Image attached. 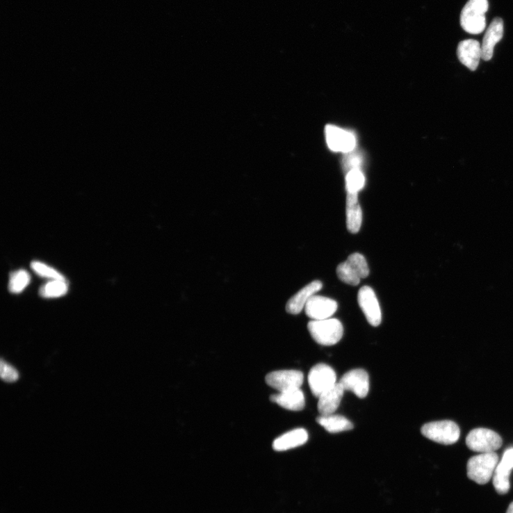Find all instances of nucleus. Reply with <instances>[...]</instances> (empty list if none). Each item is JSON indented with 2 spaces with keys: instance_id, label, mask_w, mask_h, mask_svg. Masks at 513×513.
Returning <instances> with one entry per match:
<instances>
[{
  "instance_id": "2",
  "label": "nucleus",
  "mask_w": 513,
  "mask_h": 513,
  "mask_svg": "<svg viewBox=\"0 0 513 513\" xmlns=\"http://www.w3.org/2000/svg\"><path fill=\"white\" fill-rule=\"evenodd\" d=\"M498 463V455L495 452L473 456L467 464L468 477L478 484H487L494 476Z\"/></svg>"
},
{
  "instance_id": "22",
  "label": "nucleus",
  "mask_w": 513,
  "mask_h": 513,
  "mask_svg": "<svg viewBox=\"0 0 513 513\" xmlns=\"http://www.w3.org/2000/svg\"><path fill=\"white\" fill-rule=\"evenodd\" d=\"M31 282V276L24 270H19L10 275L8 288L10 293H22Z\"/></svg>"
},
{
  "instance_id": "3",
  "label": "nucleus",
  "mask_w": 513,
  "mask_h": 513,
  "mask_svg": "<svg viewBox=\"0 0 513 513\" xmlns=\"http://www.w3.org/2000/svg\"><path fill=\"white\" fill-rule=\"evenodd\" d=\"M307 327L313 339L324 346L336 345L344 334L343 325L336 319L313 320Z\"/></svg>"
},
{
  "instance_id": "27",
  "label": "nucleus",
  "mask_w": 513,
  "mask_h": 513,
  "mask_svg": "<svg viewBox=\"0 0 513 513\" xmlns=\"http://www.w3.org/2000/svg\"><path fill=\"white\" fill-rule=\"evenodd\" d=\"M496 469L510 475L511 471L513 469V448H508L505 451L502 460L498 463Z\"/></svg>"
},
{
  "instance_id": "15",
  "label": "nucleus",
  "mask_w": 513,
  "mask_h": 513,
  "mask_svg": "<svg viewBox=\"0 0 513 513\" xmlns=\"http://www.w3.org/2000/svg\"><path fill=\"white\" fill-rule=\"evenodd\" d=\"M323 288V283L319 280L313 281L306 285L288 302L286 309L293 315H298L305 307L309 300L316 295Z\"/></svg>"
},
{
  "instance_id": "4",
  "label": "nucleus",
  "mask_w": 513,
  "mask_h": 513,
  "mask_svg": "<svg viewBox=\"0 0 513 513\" xmlns=\"http://www.w3.org/2000/svg\"><path fill=\"white\" fill-rule=\"evenodd\" d=\"M422 434L427 439L443 445H451L460 438L459 426L452 421H434L421 427Z\"/></svg>"
},
{
  "instance_id": "23",
  "label": "nucleus",
  "mask_w": 513,
  "mask_h": 513,
  "mask_svg": "<svg viewBox=\"0 0 513 513\" xmlns=\"http://www.w3.org/2000/svg\"><path fill=\"white\" fill-rule=\"evenodd\" d=\"M336 273L341 281L352 286H357L360 283L361 277L348 261L339 265Z\"/></svg>"
},
{
  "instance_id": "24",
  "label": "nucleus",
  "mask_w": 513,
  "mask_h": 513,
  "mask_svg": "<svg viewBox=\"0 0 513 513\" xmlns=\"http://www.w3.org/2000/svg\"><path fill=\"white\" fill-rule=\"evenodd\" d=\"M347 261L355 270L361 279L368 277L369 269L364 256L359 253L351 254Z\"/></svg>"
},
{
  "instance_id": "18",
  "label": "nucleus",
  "mask_w": 513,
  "mask_h": 513,
  "mask_svg": "<svg viewBox=\"0 0 513 513\" xmlns=\"http://www.w3.org/2000/svg\"><path fill=\"white\" fill-rule=\"evenodd\" d=\"M308 440V434L303 429L289 432L277 438L273 442V448L277 451L288 450L304 445Z\"/></svg>"
},
{
  "instance_id": "16",
  "label": "nucleus",
  "mask_w": 513,
  "mask_h": 513,
  "mask_svg": "<svg viewBox=\"0 0 513 513\" xmlns=\"http://www.w3.org/2000/svg\"><path fill=\"white\" fill-rule=\"evenodd\" d=\"M345 389L338 382L319 397L318 411L322 416L333 414L341 402Z\"/></svg>"
},
{
  "instance_id": "1",
  "label": "nucleus",
  "mask_w": 513,
  "mask_h": 513,
  "mask_svg": "<svg viewBox=\"0 0 513 513\" xmlns=\"http://www.w3.org/2000/svg\"><path fill=\"white\" fill-rule=\"evenodd\" d=\"M489 7L488 0H469L461 15V25L466 33L478 35L484 31Z\"/></svg>"
},
{
  "instance_id": "7",
  "label": "nucleus",
  "mask_w": 513,
  "mask_h": 513,
  "mask_svg": "<svg viewBox=\"0 0 513 513\" xmlns=\"http://www.w3.org/2000/svg\"><path fill=\"white\" fill-rule=\"evenodd\" d=\"M266 382L279 392L300 389L304 382V375L298 370H280L268 374Z\"/></svg>"
},
{
  "instance_id": "6",
  "label": "nucleus",
  "mask_w": 513,
  "mask_h": 513,
  "mask_svg": "<svg viewBox=\"0 0 513 513\" xmlns=\"http://www.w3.org/2000/svg\"><path fill=\"white\" fill-rule=\"evenodd\" d=\"M308 382L311 393L318 398L337 383L334 370L325 364L311 368Z\"/></svg>"
},
{
  "instance_id": "8",
  "label": "nucleus",
  "mask_w": 513,
  "mask_h": 513,
  "mask_svg": "<svg viewBox=\"0 0 513 513\" xmlns=\"http://www.w3.org/2000/svg\"><path fill=\"white\" fill-rule=\"evenodd\" d=\"M358 302L368 323L378 327L382 323V311L373 289L368 286L362 287L358 293Z\"/></svg>"
},
{
  "instance_id": "20",
  "label": "nucleus",
  "mask_w": 513,
  "mask_h": 513,
  "mask_svg": "<svg viewBox=\"0 0 513 513\" xmlns=\"http://www.w3.org/2000/svg\"><path fill=\"white\" fill-rule=\"evenodd\" d=\"M317 421L325 430L332 434L350 431L354 427L350 420L339 415H321L317 418Z\"/></svg>"
},
{
  "instance_id": "11",
  "label": "nucleus",
  "mask_w": 513,
  "mask_h": 513,
  "mask_svg": "<svg viewBox=\"0 0 513 513\" xmlns=\"http://www.w3.org/2000/svg\"><path fill=\"white\" fill-rule=\"evenodd\" d=\"M327 144L334 152H352L356 147L355 135L332 125L326 127Z\"/></svg>"
},
{
  "instance_id": "21",
  "label": "nucleus",
  "mask_w": 513,
  "mask_h": 513,
  "mask_svg": "<svg viewBox=\"0 0 513 513\" xmlns=\"http://www.w3.org/2000/svg\"><path fill=\"white\" fill-rule=\"evenodd\" d=\"M68 292V284L65 279H53L40 289V295L44 298H56L64 296Z\"/></svg>"
},
{
  "instance_id": "17",
  "label": "nucleus",
  "mask_w": 513,
  "mask_h": 513,
  "mask_svg": "<svg viewBox=\"0 0 513 513\" xmlns=\"http://www.w3.org/2000/svg\"><path fill=\"white\" fill-rule=\"evenodd\" d=\"M270 401L285 409L294 412L302 411L305 407L304 395L300 389L272 395Z\"/></svg>"
},
{
  "instance_id": "13",
  "label": "nucleus",
  "mask_w": 513,
  "mask_h": 513,
  "mask_svg": "<svg viewBox=\"0 0 513 513\" xmlns=\"http://www.w3.org/2000/svg\"><path fill=\"white\" fill-rule=\"evenodd\" d=\"M503 33V21L500 17H496L487 28L481 45L482 59L484 61L492 59L495 46L502 40Z\"/></svg>"
},
{
  "instance_id": "26",
  "label": "nucleus",
  "mask_w": 513,
  "mask_h": 513,
  "mask_svg": "<svg viewBox=\"0 0 513 513\" xmlns=\"http://www.w3.org/2000/svg\"><path fill=\"white\" fill-rule=\"evenodd\" d=\"M0 374H1L2 380L8 383L15 382L19 378L17 370L3 359L1 360V364H0Z\"/></svg>"
},
{
  "instance_id": "19",
  "label": "nucleus",
  "mask_w": 513,
  "mask_h": 513,
  "mask_svg": "<svg viewBox=\"0 0 513 513\" xmlns=\"http://www.w3.org/2000/svg\"><path fill=\"white\" fill-rule=\"evenodd\" d=\"M346 213L348 229L356 234L359 231L362 223V211L358 202V194L348 193Z\"/></svg>"
},
{
  "instance_id": "25",
  "label": "nucleus",
  "mask_w": 513,
  "mask_h": 513,
  "mask_svg": "<svg viewBox=\"0 0 513 513\" xmlns=\"http://www.w3.org/2000/svg\"><path fill=\"white\" fill-rule=\"evenodd\" d=\"M31 268L38 275L52 279H65V277L56 271L54 268L44 264L41 262L33 261L31 263Z\"/></svg>"
},
{
  "instance_id": "10",
  "label": "nucleus",
  "mask_w": 513,
  "mask_h": 513,
  "mask_svg": "<svg viewBox=\"0 0 513 513\" xmlns=\"http://www.w3.org/2000/svg\"><path fill=\"white\" fill-rule=\"evenodd\" d=\"M337 302L323 296H312L305 305L307 317L313 320H323L331 318L337 310Z\"/></svg>"
},
{
  "instance_id": "12",
  "label": "nucleus",
  "mask_w": 513,
  "mask_h": 513,
  "mask_svg": "<svg viewBox=\"0 0 513 513\" xmlns=\"http://www.w3.org/2000/svg\"><path fill=\"white\" fill-rule=\"evenodd\" d=\"M345 391H351L361 398H365L369 391V379L364 369H354L346 373L339 382Z\"/></svg>"
},
{
  "instance_id": "28",
  "label": "nucleus",
  "mask_w": 513,
  "mask_h": 513,
  "mask_svg": "<svg viewBox=\"0 0 513 513\" xmlns=\"http://www.w3.org/2000/svg\"><path fill=\"white\" fill-rule=\"evenodd\" d=\"M506 513H513V502L510 504Z\"/></svg>"
},
{
  "instance_id": "9",
  "label": "nucleus",
  "mask_w": 513,
  "mask_h": 513,
  "mask_svg": "<svg viewBox=\"0 0 513 513\" xmlns=\"http://www.w3.org/2000/svg\"><path fill=\"white\" fill-rule=\"evenodd\" d=\"M362 158L359 152H350L344 158L347 170V188L348 193L358 194L364 186L365 179L361 170Z\"/></svg>"
},
{
  "instance_id": "5",
  "label": "nucleus",
  "mask_w": 513,
  "mask_h": 513,
  "mask_svg": "<svg viewBox=\"0 0 513 513\" xmlns=\"http://www.w3.org/2000/svg\"><path fill=\"white\" fill-rule=\"evenodd\" d=\"M502 444V438L496 432L482 427L472 430L466 437L468 448L481 453L495 452Z\"/></svg>"
},
{
  "instance_id": "14",
  "label": "nucleus",
  "mask_w": 513,
  "mask_h": 513,
  "mask_svg": "<svg viewBox=\"0 0 513 513\" xmlns=\"http://www.w3.org/2000/svg\"><path fill=\"white\" fill-rule=\"evenodd\" d=\"M458 58L471 71H475L482 59L481 45L477 40H466L459 44Z\"/></svg>"
}]
</instances>
